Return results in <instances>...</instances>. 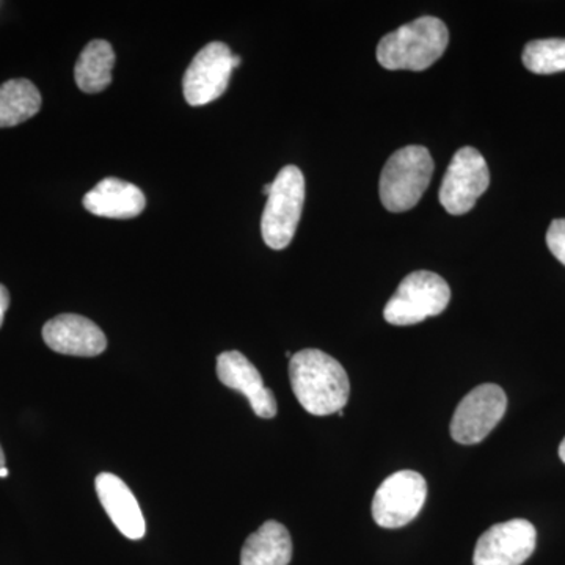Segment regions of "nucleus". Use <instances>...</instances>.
<instances>
[{"label": "nucleus", "mask_w": 565, "mask_h": 565, "mask_svg": "<svg viewBox=\"0 0 565 565\" xmlns=\"http://www.w3.org/2000/svg\"><path fill=\"white\" fill-rule=\"evenodd\" d=\"M289 379L297 401L308 414H338L348 404L351 384L343 364L319 349L294 353Z\"/></svg>", "instance_id": "f257e3e1"}, {"label": "nucleus", "mask_w": 565, "mask_h": 565, "mask_svg": "<svg viewBox=\"0 0 565 565\" xmlns=\"http://www.w3.org/2000/svg\"><path fill=\"white\" fill-rule=\"evenodd\" d=\"M448 41L444 21L434 17L418 18L381 40L377 62L392 71H424L445 54Z\"/></svg>", "instance_id": "f03ea898"}, {"label": "nucleus", "mask_w": 565, "mask_h": 565, "mask_svg": "<svg viewBox=\"0 0 565 565\" xmlns=\"http://www.w3.org/2000/svg\"><path fill=\"white\" fill-rule=\"evenodd\" d=\"M434 161L419 145L401 148L390 156L381 174V202L390 212L411 211L419 203L433 180Z\"/></svg>", "instance_id": "7ed1b4c3"}, {"label": "nucleus", "mask_w": 565, "mask_h": 565, "mask_svg": "<svg viewBox=\"0 0 565 565\" xmlns=\"http://www.w3.org/2000/svg\"><path fill=\"white\" fill-rule=\"evenodd\" d=\"M305 202V178L299 167L280 170L273 182L262 217L264 243L282 250L292 243Z\"/></svg>", "instance_id": "20e7f679"}, {"label": "nucleus", "mask_w": 565, "mask_h": 565, "mask_svg": "<svg viewBox=\"0 0 565 565\" xmlns=\"http://www.w3.org/2000/svg\"><path fill=\"white\" fill-rule=\"evenodd\" d=\"M451 300V289L440 275L418 270L407 275L384 310L385 321L392 326H415L444 313Z\"/></svg>", "instance_id": "39448f33"}, {"label": "nucleus", "mask_w": 565, "mask_h": 565, "mask_svg": "<svg viewBox=\"0 0 565 565\" xmlns=\"http://www.w3.org/2000/svg\"><path fill=\"white\" fill-rule=\"evenodd\" d=\"M239 65V55H234L225 43L214 41L206 44L193 57L182 79L185 102L200 107L221 98L228 88L233 70Z\"/></svg>", "instance_id": "423d86ee"}, {"label": "nucleus", "mask_w": 565, "mask_h": 565, "mask_svg": "<svg viewBox=\"0 0 565 565\" xmlns=\"http://www.w3.org/2000/svg\"><path fill=\"white\" fill-rule=\"evenodd\" d=\"M427 498V482L414 470L396 471L379 487L373 519L379 526L396 530L414 522Z\"/></svg>", "instance_id": "0eeeda50"}, {"label": "nucleus", "mask_w": 565, "mask_h": 565, "mask_svg": "<svg viewBox=\"0 0 565 565\" xmlns=\"http://www.w3.org/2000/svg\"><path fill=\"white\" fill-rule=\"evenodd\" d=\"M489 184L490 170L481 152L460 148L446 170L438 200L449 214L463 215L473 210Z\"/></svg>", "instance_id": "6e6552de"}, {"label": "nucleus", "mask_w": 565, "mask_h": 565, "mask_svg": "<svg viewBox=\"0 0 565 565\" xmlns=\"http://www.w3.org/2000/svg\"><path fill=\"white\" fill-rule=\"evenodd\" d=\"M508 408L504 390L494 384L476 386L457 405L451 435L460 445L481 444L503 419Z\"/></svg>", "instance_id": "1a4fd4ad"}, {"label": "nucleus", "mask_w": 565, "mask_h": 565, "mask_svg": "<svg viewBox=\"0 0 565 565\" xmlns=\"http://www.w3.org/2000/svg\"><path fill=\"white\" fill-rule=\"evenodd\" d=\"M537 544V531L527 520L515 519L487 530L476 544L475 565H522Z\"/></svg>", "instance_id": "9d476101"}, {"label": "nucleus", "mask_w": 565, "mask_h": 565, "mask_svg": "<svg viewBox=\"0 0 565 565\" xmlns=\"http://www.w3.org/2000/svg\"><path fill=\"white\" fill-rule=\"evenodd\" d=\"M217 377L223 385L243 393L259 418L270 419L277 416V399L273 390L264 386L262 374L244 353H221L217 356Z\"/></svg>", "instance_id": "9b49d317"}, {"label": "nucleus", "mask_w": 565, "mask_h": 565, "mask_svg": "<svg viewBox=\"0 0 565 565\" xmlns=\"http://www.w3.org/2000/svg\"><path fill=\"white\" fill-rule=\"evenodd\" d=\"M43 340L62 355L96 356L107 348L103 330L79 315H61L44 323Z\"/></svg>", "instance_id": "f8f14e48"}, {"label": "nucleus", "mask_w": 565, "mask_h": 565, "mask_svg": "<svg viewBox=\"0 0 565 565\" xmlns=\"http://www.w3.org/2000/svg\"><path fill=\"white\" fill-rule=\"evenodd\" d=\"M95 487L111 523L125 537L140 541L147 533V525L131 489L118 476L111 473L96 476Z\"/></svg>", "instance_id": "ddd939ff"}, {"label": "nucleus", "mask_w": 565, "mask_h": 565, "mask_svg": "<svg viewBox=\"0 0 565 565\" xmlns=\"http://www.w3.org/2000/svg\"><path fill=\"white\" fill-rule=\"evenodd\" d=\"M85 210L98 217L134 218L143 212L147 199L143 192L131 182L106 178L84 196Z\"/></svg>", "instance_id": "4468645a"}, {"label": "nucleus", "mask_w": 565, "mask_h": 565, "mask_svg": "<svg viewBox=\"0 0 565 565\" xmlns=\"http://www.w3.org/2000/svg\"><path fill=\"white\" fill-rule=\"evenodd\" d=\"M291 559V534L275 520H267L248 535L241 552V565H289Z\"/></svg>", "instance_id": "2eb2a0df"}, {"label": "nucleus", "mask_w": 565, "mask_h": 565, "mask_svg": "<svg viewBox=\"0 0 565 565\" xmlns=\"http://www.w3.org/2000/svg\"><path fill=\"white\" fill-rule=\"evenodd\" d=\"M115 52L107 41L93 40L81 52L74 68L77 87L84 93H99L111 84Z\"/></svg>", "instance_id": "dca6fc26"}, {"label": "nucleus", "mask_w": 565, "mask_h": 565, "mask_svg": "<svg viewBox=\"0 0 565 565\" xmlns=\"http://www.w3.org/2000/svg\"><path fill=\"white\" fill-rule=\"evenodd\" d=\"M40 109L41 95L31 81L11 79L0 85V128L31 120Z\"/></svg>", "instance_id": "f3484780"}, {"label": "nucleus", "mask_w": 565, "mask_h": 565, "mask_svg": "<svg viewBox=\"0 0 565 565\" xmlns=\"http://www.w3.org/2000/svg\"><path fill=\"white\" fill-rule=\"evenodd\" d=\"M523 65L534 74L565 71V39L531 41L523 50Z\"/></svg>", "instance_id": "a211bd4d"}, {"label": "nucleus", "mask_w": 565, "mask_h": 565, "mask_svg": "<svg viewBox=\"0 0 565 565\" xmlns=\"http://www.w3.org/2000/svg\"><path fill=\"white\" fill-rule=\"evenodd\" d=\"M546 245L557 262L565 266V218H556L546 232Z\"/></svg>", "instance_id": "6ab92c4d"}, {"label": "nucleus", "mask_w": 565, "mask_h": 565, "mask_svg": "<svg viewBox=\"0 0 565 565\" xmlns=\"http://www.w3.org/2000/svg\"><path fill=\"white\" fill-rule=\"evenodd\" d=\"M10 307V292L6 286L0 285V327H2L3 318H6L7 310Z\"/></svg>", "instance_id": "aec40b11"}, {"label": "nucleus", "mask_w": 565, "mask_h": 565, "mask_svg": "<svg viewBox=\"0 0 565 565\" xmlns=\"http://www.w3.org/2000/svg\"><path fill=\"white\" fill-rule=\"evenodd\" d=\"M559 457L561 460L565 463V438L563 440V444L559 445Z\"/></svg>", "instance_id": "412c9836"}, {"label": "nucleus", "mask_w": 565, "mask_h": 565, "mask_svg": "<svg viewBox=\"0 0 565 565\" xmlns=\"http://www.w3.org/2000/svg\"><path fill=\"white\" fill-rule=\"evenodd\" d=\"M0 468H6V455H3L2 446H0Z\"/></svg>", "instance_id": "4be33fe9"}, {"label": "nucleus", "mask_w": 565, "mask_h": 565, "mask_svg": "<svg viewBox=\"0 0 565 565\" xmlns=\"http://www.w3.org/2000/svg\"><path fill=\"white\" fill-rule=\"evenodd\" d=\"M9 476V470L7 468H0V478H7Z\"/></svg>", "instance_id": "5701e85b"}]
</instances>
